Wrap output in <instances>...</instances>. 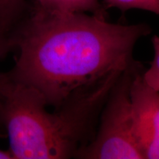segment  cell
Masks as SVG:
<instances>
[{"mask_svg": "<svg viewBox=\"0 0 159 159\" xmlns=\"http://www.w3.org/2000/svg\"><path fill=\"white\" fill-rule=\"evenodd\" d=\"M150 32L144 24L111 23L105 16L35 7L16 32L19 56L7 74L39 91L56 110L134 65L135 45Z\"/></svg>", "mask_w": 159, "mask_h": 159, "instance_id": "cell-1", "label": "cell"}, {"mask_svg": "<svg viewBox=\"0 0 159 159\" xmlns=\"http://www.w3.org/2000/svg\"><path fill=\"white\" fill-rule=\"evenodd\" d=\"M120 75L114 73L97 88L51 113L39 91L0 73V123L13 159L76 157Z\"/></svg>", "mask_w": 159, "mask_h": 159, "instance_id": "cell-2", "label": "cell"}, {"mask_svg": "<svg viewBox=\"0 0 159 159\" xmlns=\"http://www.w3.org/2000/svg\"><path fill=\"white\" fill-rule=\"evenodd\" d=\"M137 63L115 83L101 110L96 136L76 157L90 159H144L135 131L130 85Z\"/></svg>", "mask_w": 159, "mask_h": 159, "instance_id": "cell-3", "label": "cell"}, {"mask_svg": "<svg viewBox=\"0 0 159 159\" xmlns=\"http://www.w3.org/2000/svg\"><path fill=\"white\" fill-rule=\"evenodd\" d=\"M130 96L137 142L144 159H159V91L147 84L139 66L133 73Z\"/></svg>", "mask_w": 159, "mask_h": 159, "instance_id": "cell-4", "label": "cell"}, {"mask_svg": "<svg viewBox=\"0 0 159 159\" xmlns=\"http://www.w3.org/2000/svg\"><path fill=\"white\" fill-rule=\"evenodd\" d=\"M35 7L51 13H85L105 16L100 0H35Z\"/></svg>", "mask_w": 159, "mask_h": 159, "instance_id": "cell-5", "label": "cell"}, {"mask_svg": "<svg viewBox=\"0 0 159 159\" xmlns=\"http://www.w3.org/2000/svg\"><path fill=\"white\" fill-rule=\"evenodd\" d=\"M105 8H117L122 11L140 9L159 16V0H100Z\"/></svg>", "mask_w": 159, "mask_h": 159, "instance_id": "cell-6", "label": "cell"}, {"mask_svg": "<svg viewBox=\"0 0 159 159\" xmlns=\"http://www.w3.org/2000/svg\"><path fill=\"white\" fill-rule=\"evenodd\" d=\"M154 49V57L150 66L142 74L147 84L151 88L159 91V37L154 35L152 39Z\"/></svg>", "mask_w": 159, "mask_h": 159, "instance_id": "cell-7", "label": "cell"}, {"mask_svg": "<svg viewBox=\"0 0 159 159\" xmlns=\"http://www.w3.org/2000/svg\"><path fill=\"white\" fill-rule=\"evenodd\" d=\"M0 159H13V157L9 150H4L0 149Z\"/></svg>", "mask_w": 159, "mask_h": 159, "instance_id": "cell-8", "label": "cell"}]
</instances>
